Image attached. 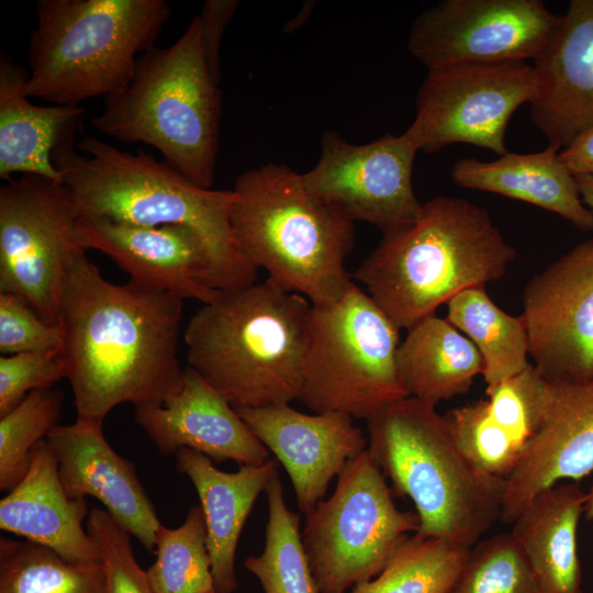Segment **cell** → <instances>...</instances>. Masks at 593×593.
<instances>
[{
	"label": "cell",
	"mask_w": 593,
	"mask_h": 593,
	"mask_svg": "<svg viewBox=\"0 0 593 593\" xmlns=\"http://www.w3.org/2000/svg\"><path fill=\"white\" fill-rule=\"evenodd\" d=\"M183 301L131 280L108 281L85 249L72 257L58 323L78 419L102 424L116 405H163L180 390Z\"/></svg>",
	"instance_id": "cell-1"
},
{
	"label": "cell",
	"mask_w": 593,
	"mask_h": 593,
	"mask_svg": "<svg viewBox=\"0 0 593 593\" xmlns=\"http://www.w3.org/2000/svg\"><path fill=\"white\" fill-rule=\"evenodd\" d=\"M77 131L63 138L52 159L78 215L138 226L181 225L203 243L213 287L233 291L256 283L257 269L237 248L231 212L233 189L202 188L150 154H133Z\"/></svg>",
	"instance_id": "cell-2"
},
{
	"label": "cell",
	"mask_w": 593,
	"mask_h": 593,
	"mask_svg": "<svg viewBox=\"0 0 593 593\" xmlns=\"http://www.w3.org/2000/svg\"><path fill=\"white\" fill-rule=\"evenodd\" d=\"M515 258L485 209L436 195L423 203L416 221L383 233L354 278L407 331L460 292L500 280Z\"/></svg>",
	"instance_id": "cell-3"
},
{
	"label": "cell",
	"mask_w": 593,
	"mask_h": 593,
	"mask_svg": "<svg viewBox=\"0 0 593 593\" xmlns=\"http://www.w3.org/2000/svg\"><path fill=\"white\" fill-rule=\"evenodd\" d=\"M312 304L267 279L202 304L182 338L187 366L235 410L299 400Z\"/></svg>",
	"instance_id": "cell-4"
},
{
	"label": "cell",
	"mask_w": 593,
	"mask_h": 593,
	"mask_svg": "<svg viewBox=\"0 0 593 593\" xmlns=\"http://www.w3.org/2000/svg\"><path fill=\"white\" fill-rule=\"evenodd\" d=\"M435 404L405 396L370 418L368 450L392 491L415 506L421 538L470 550L500 519L505 480L480 471Z\"/></svg>",
	"instance_id": "cell-5"
},
{
	"label": "cell",
	"mask_w": 593,
	"mask_h": 593,
	"mask_svg": "<svg viewBox=\"0 0 593 593\" xmlns=\"http://www.w3.org/2000/svg\"><path fill=\"white\" fill-rule=\"evenodd\" d=\"M231 227L235 244L256 268L313 306L338 301L350 283L345 260L354 247V223L305 186L284 164L242 172L234 184Z\"/></svg>",
	"instance_id": "cell-6"
},
{
	"label": "cell",
	"mask_w": 593,
	"mask_h": 593,
	"mask_svg": "<svg viewBox=\"0 0 593 593\" xmlns=\"http://www.w3.org/2000/svg\"><path fill=\"white\" fill-rule=\"evenodd\" d=\"M201 46L198 16L168 47H153L136 61L125 89L104 98L90 119L100 133L155 147L193 183L212 189L221 119V93Z\"/></svg>",
	"instance_id": "cell-7"
},
{
	"label": "cell",
	"mask_w": 593,
	"mask_h": 593,
	"mask_svg": "<svg viewBox=\"0 0 593 593\" xmlns=\"http://www.w3.org/2000/svg\"><path fill=\"white\" fill-rule=\"evenodd\" d=\"M170 14L165 0L37 1L29 40V97L80 107L122 91Z\"/></svg>",
	"instance_id": "cell-8"
},
{
	"label": "cell",
	"mask_w": 593,
	"mask_h": 593,
	"mask_svg": "<svg viewBox=\"0 0 593 593\" xmlns=\"http://www.w3.org/2000/svg\"><path fill=\"white\" fill-rule=\"evenodd\" d=\"M399 333L354 281L335 303L312 305L299 401L314 413L367 421L407 396L396 367Z\"/></svg>",
	"instance_id": "cell-9"
},
{
	"label": "cell",
	"mask_w": 593,
	"mask_h": 593,
	"mask_svg": "<svg viewBox=\"0 0 593 593\" xmlns=\"http://www.w3.org/2000/svg\"><path fill=\"white\" fill-rule=\"evenodd\" d=\"M419 527L401 511L368 448L350 459L333 494L305 514L302 542L318 593H346L377 577Z\"/></svg>",
	"instance_id": "cell-10"
},
{
	"label": "cell",
	"mask_w": 593,
	"mask_h": 593,
	"mask_svg": "<svg viewBox=\"0 0 593 593\" xmlns=\"http://www.w3.org/2000/svg\"><path fill=\"white\" fill-rule=\"evenodd\" d=\"M78 219L64 183L21 175L0 188V292L21 298L49 324L59 322L65 273L83 249Z\"/></svg>",
	"instance_id": "cell-11"
},
{
	"label": "cell",
	"mask_w": 593,
	"mask_h": 593,
	"mask_svg": "<svg viewBox=\"0 0 593 593\" xmlns=\"http://www.w3.org/2000/svg\"><path fill=\"white\" fill-rule=\"evenodd\" d=\"M538 90L526 61L466 64L428 71L416 98V114L404 135L428 154L452 144L508 153L504 138L514 112Z\"/></svg>",
	"instance_id": "cell-12"
},
{
	"label": "cell",
	"mask_w": 593,
	"mask_h": 593,
	"mask_svg": "<svg viewBox=\"0 0 593 593\" xmlns=\"http://www.w3.org/2000/svg\"><path fill=\"white\" fill-rule=\"evenodd\" d=\"M562 15L539 0H444L413 22L407 51L428 71L466 64L538 59Z\"/></svg>",
	"instance_id": "cell-13"
},
{
	"label": "cell",
	"mask_w": 593,
	"mask_h": 593,
	"mask_svg": "<svg viewBox=\"0 0 593 593\" xmlns=\"http://www.w3.org/2000/svg\"><path fill=\"white\" fill-rule=\"evenodd\" d=\"M417 152L404 133L357 145L329 131L322 137L317 163L302 178L335 212L383 234L413 223L421 213L412 182Z\"/></svg>",
	"instance_id": "cell-14"
},
{
	"label": "cell",
	"mask_w": 593,
	"mask_h": 593,
	"mask_svg": "<svg viewBox=\"0 0 593 593\" xmlns=\"http://www.w3.org/2000/svg\"><path fill=\"white\" fill-rule=\"evenodd\" d=\"M522 315L529 356L547 380L593 379V239L527 282Z\"/></svg>",
	"instance_id": "cell-15"
},
{
	"label": "cell",
	"mask_w": 593,
	"mask_h": 593,
	"mask_svg": "<svg viewBox=\"0 0 593 593\" xmlns=\"http://www.w3.org/2000/svg\"><path fill=\"white\" fill-rule=\"evenodd\" d=\"M236 412L283 466L304 514L323 500L347 462L368 448L363 433L344 413L306 414L290 404Z\"/></svg>",
	"instance_id": "cell-16"
},
{
	"label": "cell",
	"mask_w": 593,
	"mask_h": 593,
	"mask_svg": "<svg viewBox=\"0 0 593 593\" xmlns=\"http://www.w3.org/2000/svg\"><path fill=\"white\" fill-rule=\"evenodd\" d=\"M77 231L83 249L109 256L131 281L202 304L222 292L213 287L203 243L186 226L149 227L79 216Z\"/></svg>",
	"instance_id": "cell-17"
},
{
	"label": "cell",
	"mask_w": 593,
	"mask_h": 593,
	"mask_svg": "<svg viewBox=\"0 0 593 593\" xmlns=\"http://www.w3.org/2000/svg\"><path fill=\"white\" fill-rule=\"evenodd\" d=\"M548 382L541 425L505 482L503 523H513L542 490L593 472V379Z\"/></svg>",
	"instance_id": "cell-18"
},
{
	"label": "cell",
	"mask_w": 593,
	"mask_h": 593,
	"mask_svg": "<svg viewBox=\"0 0 593 593\" xmlns=\"http://www.w3.org/2000/svg\"><path fill=\"white\" fill-rule=\"evenodd\" d=\"M66 494L92 496L150 553L160 526L135 466L107 441L102 424L78 419L57 425L46 436Z\"/></svg>",
	"instance_id": "cell-19"
},
{
	"label": "cell",
	"mask_w": 593,
	"mask_h": 593,
	"mask_svg": "<svg viewBox=\"0 0 593 593\" xmlns=\"http://www.w3.org/2000/svg\"><path fill=\"white\" fill-rule=\"evenodd\" d=\"M135 422L165 455L189 448L211 460L260 466L269 451L236 410L186 366L180 390L163 405L135 409Z\"/></svg>",
	"instance_id": "cell-20"
},
{
	"label": "cell",
	"mask_w": 593,
	"mask_h": 593,
	"mask_svg": "<svg viewBox=\"0 0 593 593\" xmlns=\"http://www.w3.org/2000/svg\"><path fill=\"white\" fill-rule=\"evenodd\" d=\"M538 90L534 125L549 144L566 147L593 126V0H571L558 35L534 61Z\"/></svg>",
	"instance_id": "cell-21"
},
{
	"label": "cell",
	"mask_w": 593,
	"mask_h": 593,
	"mask_svg": "<svg viewBox=\"0 0 593 593\" xmlns=\"http://www.w3.org/2000/svg\"><path fill=\"white\" fill-rule=\"evenodd\" d=\"M86 500L70 499L46 438L31 454L24 478L0 501V528L44 546L70 562L101 561V553L82 523Z\"/></svg>",
	"instance_id": "cell-22"
},
{
	"label": "cell",
	"mask_w": 593,
	"mask_h": 593,
	"mask_svg": "<svg viewBox=\"0 0 593 593\" xmlns=\"http://www.w3.org/2000/svg\"><path fill=\"white\" fill-rule=\"evenodd\" d=\"M177 471L195 488L206 528V548L216 593L237 590L235 555L244 525L261 492L278 473L269 459L260 466H239L235 472L217 469L205 455L189 448L176 454Z\"/></svg>",
	"instance_id": "cell-23"
},
{
	"label": "cell",
	"mask_w": 593,
	"mask_h": 593,
	"mask_svg": "<svg viewBox=\"0 0 593 593\" xmlns=\"http://www.w3.org/2000/svg\"><path fill=\"white\" fill-rule=\"evenodd\" d=\"M29 71L11 56L0 55V178L15 174L63 182L52 153L71 132L81 128V107L37 105L27 94Z\"/></svg>",
	"instance_id": "cell-24"
},
{
	"label": "cell",
	"mask_w": 593,
	"mask_h": 593,
	"mask_svg": "<svg viewBox=\"0 0 593 593\" xmlns=\"http://www.w3.org/2000/svg\"><path fill=\"white\" fill-rule=\"evenodd\" d=\"M560 150L549 144L541 152H508L492 161L462 158L454 163L450 176L460 187L524 201L560 215L581 231H593V213L582 202Z\"/></svg>",
	"instance_id": "cell-25"
},
{
	"label": "cell",
	"mask_w": 593,
	"mask_h": 593,
	"mask_svg": "<svg viewBox=\"0 0 593 593\" xmlns=\"http://www.w3.org/2000/svg\"><path fill=\"white\" fill-rule=\"evenodd\" d=\"M586 492L564 481L536 494L511 532L526 556L541 593H583L577 530Z\"/></svg>",
	"instance_id": "cell-26"
},
{
	"label": "cell",
	"mask_w": 593,
	"mask_h": 593,
	"mask_svg": "<svg viewBox=\"0 0 593 593\" xmlns=\"http://www.w3.org/2000/svg\"><path fill=\"white\" fill-rule=\"evenodd\" d=\"M396 367L407 396L437 405L468 393L483 371V360L467 336L446 318L433 315L407 329Z\"/></svg>",
	"instance_id": "cell-27"
},
{
	"label": "cell",
	"mask_w": 593,
	"mask_h": 593,
	"mask_svg": "<svg viewBox=\"0 0 593 593\" xmlns=\"http://www.w3.org/2000/svg\"><path fill=\"white\" fill-rule=\"evenodd\" d=\"M475 346L486 385L504 381L529 366V342L523 315L500 309L484 287L467 289L447 302V317Z\"/></svg>",
	"instance_id": "cell-28"
},
{
	"label": "cell",
	"mask_w": 593,
	"mask_h": 593,
	"mask_svg": "<svg viewBox=\"0 0 593 593\" xmlns=\"http://www.w3.org/2000/svg\"><path fill=\"white\" fill-rule=\"evenodd\" d=\"M265 492V548L261 555L246 558L245 568L258 579L265 593H318L302 542L300 516L287 506L278 473Z\"/></svg>",
	"instance_id": "cell-29"
},
{
	"label": "cell",
	"mask_w": 593,
	"mask_h": 593,
	"mask_svg": "<svg viewBox=\"0 0 593 593\" xmlns=\"http://www.w3.org/2000/svg\"><path fill=\"white\" fill-rule=\"evenodd\" d=\"M0 593H108L104 566L70 562L44 546L1 537Z\"/></svg>",
	"instance_id": "cell-30"
},
{
	"label": "cell",
	"mask_w": 593,
	"mask_h": 593,
	"mask_svg": "<svg viewBox=\"0 0 593 593\" xmlns=\"http://www.w3.org/2000/svg\"><path fill=\"white\" fill-rule=\"evenodd\" d=\"M469 551L413 534L377 577L355 585L350 593H450Z\"/></svg>",
	"instance_id": "cell-31"
},
{
	"label": "cell",
	"mask_w": 593,
	"mask_h": 593,
	"mask_svg": "<svg viewBox=\"0 0 593 593\" xmlns=\"http://www.w3.org/2000/svg\"><path fill=\"white\" fill-rule=\"evenodd\" d=\"M156 560L146 571L154 593H211L214 582L200 505L189 507L177 528L156 534Z\"/></svg>",
	"instance_id": "cell-32"
},
{
	"label": "cell",
	"mask_w": 593,
	"mask_h": 593,
	"mask_svg": "<svg viewBox=\"0 0 593 593\" xmlns=\"http://www.w3.org/2000/svg\"><path fill=\"white\" fill-rule=\"evenodd\" d=\"M64 395L55 389L30 392L0 417V490L10 492L26 474L35 446L58 425Z\"/></svg>",
	"instance_id": "cell-33"
},
{
	"label": "cell",
	"mask_w": 593,
	"mask_h": 593,
	"mask_svg": "<svg viewBox=\"0 0 593 593\" xmlns=\"http://www.w3.org/2000/svg\"><path fill=\"white\" fill-rule=\"evenodd\" d=\"M450 593H541L511 533L480 540L469 551Z\"/></svg>",
	"instance_id": "cell-34"
},
{
	"label": "cell",
	"mask_w": 593,
	"mask_h": 593,
	"mask_svg": "<svg viewBox=\"0 0 593 593\" xmlns=\"http://www.w3.org/2000/svg\"><path fill=\"white\" fill-rule=\"evenodd\" d=\"M465 456L483 473L506 479L519 463L524 448L491 417L486 400L444 414Z\"/></svg>",
	"instance_id": "cell-35"
},
{
	"label": "cell",
	"mask_w": 593,
	"mask_h": 593,
	"mask_svg": "<svg viewBox=\"0 0 593 593\" xmlns=\"http://www.w3.org/2000/svg\"><path fill=\"white\" fill-rule=\"evenodd\" d=\"M485 391L493 421L526 450L545 415L548 380L529 363L516 376L486 385Z\"/></svg>",
	"instance_id": "cell-36"
},
{
	"label": "cell",
	"mask_w": 593,
	"mask_h": 593,
	"mask_svg": "<svg viewBox=\"0 0 593 593\" xmlns=\"http://www.w3.org/2000/svg\"><path fill=\"white\" fill-rule=\"evenodd\" d=\"M86 530L101 553L108 593H154L134 557L131 534L105 510L89 511Z\"/></svg>",
	"instance_id": "cell-37"
},
{
	"label": "cell",
	"mask_w": 593,
	"mask_h": 593,
	"mask_svg": "<svg viewBox=\"0 0 593 593\" xmlns=\"http://www.w3.org/2000/svg\"><path fill=\"white\" fill-rule=\"evenodd\" d=\"M64 346L61 325L46 323L24 300L0 292V353H57Z\"/></svg>",
	"instance_id": "cell-38"
},
{
	"label": "cell",
	"mask_w": 593,
	"mask_h": 593,
	"mask_svg": "<svg viewBox=\"0 0 593 593\" xmlns=\"http://www.w3.org/2000/svg\"><path fill=\"white\" fill-rule=\"evenodd\" d=\"M66 378L61 353H25L0 357V417L30 392L51 389Z\"/></svg>",
	"instance_id": "cell-39"
},
{
	"label": "cell",
	"mask_w": 593,
	"mask_h": 593,
	"mask_svg": "<svg viewBox=\"0 0 593 593\" xmlns=\"http://www.w3.org/2000/svg\"><path fill=\"white\" fill-rule=\"evenodd\" d=\"M239 2L237 0H206L198 16L201 46L212 78L220 85V49L227 25Z\"/></svg>",
	"instance_id": "cell-40"
},
{
	"label": "cell",
	"mask_w": 593,
	"mask_h": 593,
	"mask_svg": "<svg viewBox=\"0 0 593 593\" xmlns=\"http://www.w3.org/2000/svg\"><path fill=\"white\" fill-rule=\"evenodd\" d=\"M559 157L572 175H593V126L579 133Z\"/></svg>",
	"instance_id": "cell-41"
},
{
	"label": "cell",
	"mask_w": 593,
	"mask_h": 593,
	"mask_svg": "<svg viewBox=\"0 0 593 593\" xmlns=\"http://www.w3.org/2000/svg\"><path fill=\"white\" fill-rule=\"evenodd\" d=\"M578 184L579 193L584 205L593 213V175H573Z\"/></svg>",
	"instance_id": "cell-42"
},
{
	"label": "cell",
	"mask_w": 593,
	"mask_h": 593,
	"mask_svg": "<svg viewBox=\"0 0 593 593\" xmlns=\"http://www.w3.org/2000/svg\"><path fill=\"white\" fill-rule=\"evenodd\" d=\"M315 2L313 1H309L306 2L301 11L298 13L296 16H294L292 20H290L283 31L287 32V33H290V32H294L295 30H298L299 27H301L303 25V23H305L307 21V19L311 16L312 12H313V8H314V4Z\"/></svg>",
	"instance_id": "cell-43"
},
{
	"label": "cell",
	"mask_w": 593,
	"mask_h": 593,
	"mask_svg": "<svg viewBox=\"0 0 593 593\" xmlns=\"http://www.w3.org/2000/svg\"><path fill=\"white\" fill-rule=\"evenodd\" d=\"M584 513L589 519L593 521V483L590 490L586 492Z\"/></svg>",
	"instance_id": "cell-44"
},
{
	"label": "cell",
	"mask_w": 593,
	"mask_h": 593,
	"mask_svg": "<svg viewBox=\"0 0 593 593\" xmlns=\"http://www.w3.org/2000/svg\"><path fill=\"white\" fill-rule=\"evenodd\" d=\"M211 593H216L215 591L211 592Z\"/></svg>",
	"instance_id": "cell-45"
}]
</instances>
